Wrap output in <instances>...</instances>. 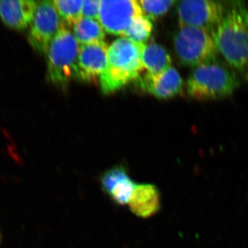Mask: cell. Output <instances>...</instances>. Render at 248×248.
<instances>
[{
  "label": "cell",
  "mask_w": 248,
  "mask_h": 248,
  "mask_svg": "<svg viewBox=\"0 0 248 248\" xmlns=\"http://www.w3.org/2000/svg\"><path fill=\"white\" fill-rule=\"evenodd\" d=\"M74 35L81 46L102 42L105 32L99 21L81 17L74 25Z\"/></svg>",
  "instance_id": "5bb4252c"
},
{
  "label": "cell",
  "mask_w": 248,
  "mask_h": 248,
  "mask_svg": "<svg viewBox=\"0 0 248 248\" xmlns=\"http://www.w3.org/2000/svg\"><path fill=\"white\" fill-rule=\"evenodd\" d=\"M142 63L146 69V74L158 76L171 66L172 59L162 46L151 43L143 48Z\"/></svg>",
  "instance_id": "4fadbf2b"
},
{
  "label": "cell",
  "mask_w": 248,
  "mask_h": 248,
  "mask_svg": "<svg viewBox=\"0 0 248 248\" xmlns=\"http://www.w3.org/2000/svg\"><path fill=\"white\" fill-rule=\"evenodd\" d=\"M136 185L131 177L128 176L119 181L111 189L108 195L116 204L125 205L128 204Z\"/></svg>",
  "instance_id": "e0dca14e"
},
{
  "label": "cell",
  "mask_w": 248,
  "mask_h": 248,
  "mask_svg": "<svg viewBox=\"0 0 248 248\" xmlns=\"http://www.w3.org/2000/svg\"><path fill=\"white\" fill-rule=\"evenodd\" d=\"M79 47L74 33L63 23L46 53L47 74L50 82L65 88L72 80L78 79Z\"/></svg>",
  "instance_id": "277c9868"
},
{
  "label": "cell",
  "mask_w": 248,
  "mask_h": 248,
  "mask_svg": "<svg viewBox=\"0 0 248 248\" xmlns=\"http://www.w3.org/2000/svg\"><path fill=\"white\" fill-rule=\"evenodd\" d=\"M108 47L105 42L80 46L78 62V79L86 83L97 82L108 63Z\"/></svg>",
  "instance_id": "9c48e42d"
},
{
  "label": "cell",
  "mask_w": 248,
  "mask_h": 248,
  "mask_svg": "<svg viewBox=\"0 0 248 248\" xmlns=\"http://www.w3.org/2000/svg\"><path fill=\"white\" fill-rule=\"evenodd\" d=\"M127 205L136 216L149 218L157 213L161 208L159 191L153 184H137Z\"/></svg>",
  "instance_id": "7c38bea8"
},
{
  "label": "cell",
  "mask_w": 248,
  "mask_h": 248,
  "mask_svg": "<svg viewBox=\"0 0 248 248\" xmlns=\"http://www.w3.org/2000/svg\"><path fill=\"white\" fill-rule=\"evenodd\" d=\"M228 6L218 1L184 0L178 2L180 27L200 28L213 32L226 16Z\"/></svg>",
  "instance_id": "8992f818"
},
{
  "label": "cell",
  "mask_w": 248,
  "mask_h": 248,
  "mask_svg": "<svg viewBox=\"0 0 248 248\" xmlns=\"http://www.w3.org/2000/svg\"><path fill=\"white\" fill-rule=\"evenodd\" d=\"M128 176V171L122 166H115L105 171L100 179L101 186L104 192L108 195L119 181Z\"/></svg>",
  "instance_id": "d6986e66"
},
{
  "label": "cell",
  "mask_w": 248,
  "mask_h": 248,
  "mask_svg": "<svg viewBox=\"0 0 248 248\" xmlns=\"http://www.w3.org/2000/svg\"><path fill=\"white\" fill-rule=\"evenodd\" d=\"M100 1L99 0H84L82 5V17L99 19ZM99 21V20H98Z\"/></svg>",
  "instance_id": "ffe728a7"
},
{
  "label": "cell",
  "mask_w": 248,
  "mask_h": 248,
  "mask_svg": "<svg viewBox=\"0 0 248 248\" xmlns=\"http://www.w3.org/2000/svg\"><path fill=\"white\" fill-rule=\"evenodd\" d=\"M152 31L153 24L151 19L142 15L134 19L130 27L124 32L123 37L137 43L145 45L151 37Z\"/></svg>",
  "instance_id": "9a60e30c"
},
{
  "label": "cell",
  "mask_w": 248,
  "mask_h": 248,
  "mask_svg": "<svg viewBox=\"0 0 248 248\" xmlns=\"http://www.w3.org/2000/svg\"><path fill=\"white\" fill-rule=\"evenodd\" d=\"M62 22L67 27L74 26L82 17L83 1H66V0H56L53 1Z\"/></svg>",
  "instance_id": "2e32d148"
},
{
  "label": "cell",
  "mask_w": 248,
  "mask_h": 248,
  "mask_svg": "<svg viewBox=\"0 0 248 248\" xmlns=\"http://www.w3.org/2000/svg\"><path fill=\"white\" fill-rule=\"evenodd\" d=\"M141 6L143 16H146L151 20H155L169 12L170 8L175 4L173 0H159V1H151V0H141L139 1Z\"/></svg>",
  "instance_id": "ac0fdd59"
},
{
  "label": "cell",
  "mask_w": 248,
  "mask_h": 248,
  "mask_svg": "<svg viewBox=\"0 0 248 248\" xmlns=\"http://www.w3.org/2000/svg\"><path fill=\"white\" fill-rule=\"evenodd\" d=\"M142 91L158 99H168L182 93L184 82L179 72L171 66L158 76L145 74L136 80Z\"/></svg>",
  "instance_id": "30bf717a"
},
{
  "label": "cell",
  "mask_w": 248,
  "mask_h": 248,
  "mask_svg": "<svg viewBox=\"0 0 248 248\" xmlns=\"http://www.w3.org/2000/svg\"><path fill=\"white\" fill-rule=\"evenodd\" d=\"M212 34L218 53L248 80V11L246 6L239 2L230 6Z\"/></svg>",
  "instance_id": "6da1fadb"
},
{
  "label": "cell",
  "mask_w": 248,
  "mask_h": 248,
  "mask_svg": "<svg viewBox=\"0 0 248 248\" xmlns=\"http://www.w3.org/2000/svg\"><path fill=\"white\" fill-rule=\"evenodd\" d=\"M174 51L184 66L195 68L217 62L218 51L210 31L192 27H180L173 38Z\"/></svg>",
  "instance_id": "5b68a950"
},
{
  "label": "cell",
  "mask_w": 248,
  "mask_h": 248,
  "mask_svg": "<svg viewBox=\"0 0 248 248\" xmlns=\"http://www.w3.org/2000/svg\"><path fill=\"white\" fill-rule=\"evenodd\" d=\"M239 86L236 73L217 61L193 68L186 90L192 99L217 100L232 95Z\"/></svg>",
  "instance_id": "3957f363"
},
{
  "label": "cell",
  "mask_w": 248,
  "mask_h": 248,
  "mask_svg": "<svg viewBox=\"0 0 248 248\" xmlns=\"http://www.w3.org/2000/svg\"><path fill=\"white\" fill-rule=\"evenodd\" d=\"M63 24L53 1H39L29 31V42L31 46L46 55L52 40Z\"/></svg>",
  "instance_id": "52a82bcc"
},
{
  "label": "cell",
  "mask_w": 248,
  "mask_h": 248,
  "mask_svg": "<svg viewBox=\"0 0 248 248\" xmlns=\"http://www.w3.org/2000/svg\"><path fill=\"white\" fill-rule=\"evenodd\" d=\"M0 243H1V234H0Z\"/></svg>",
  "instance_id": "44dd1931"
},
{
  "label": "cell",
  "mask_w": 248,
  "mask_h": 248,
  "mask_svg": "<svg viewBox=\"0 0 248 248\" xmlns=\"http://www.w3.org/2000/svg\"><path fill=\"white\" fill-rule=\"evenodd\" d=\"M37 3L32 0L0 1V17L8 27L24 30L33 19Z\"/></svg>",
  "instance_id": "8fae6325"
},
{
  "label": "cell",
  "mask_w": 248,
  "mask_h": 248,
  "mask_svg": "<svg viewBox=\"0 0 248 248\" xmlns=\"http://www.w3.org/2000/svg\"><path fill=\"white\" fill-rule=\"evenodd\" d=\"M142 15L140 2L136 0H102L98 20L108 33L123 35L134 19Z\"/></svg>",
  "instance_id": "ba28073f"
},
{
  "label": "cell",
  "mask_w": 248,
  "mask_h": 248,
  "mask_svg": "<svg viewBox=\"0 0 248 248\" xmlns=\"http://www.w3.org/2000/svg\"><path fill=\"white\" fill-rule=\"evenodd\" d=\"M146 45L122 37L112 42L108 50V63L99 79L104 94H110L136 81L144 69L142 53Z\"/></svg>",
  "instance_id": "7a4b0ae2"
}]
</instances>
